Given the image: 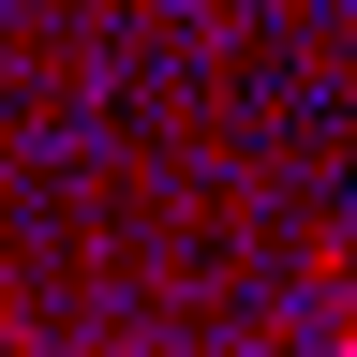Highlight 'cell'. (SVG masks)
Here are the masks:
<instances>
[{
    "label": "cell",
    "instance_id": "obj_1",
    "mask_svg": "<svg viewBox=\"0 0 357 357\" xmlns=\"http://www.w3.org/2000/svg\"><path fill=\"white\" fill-rule=\"evenodd\" d=\"M342 357H357V328H342Z\"/></svg>",
    "mask_w": 357,
    "mask_h": 357
}]
</instances>
